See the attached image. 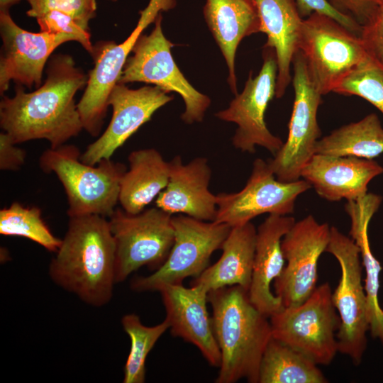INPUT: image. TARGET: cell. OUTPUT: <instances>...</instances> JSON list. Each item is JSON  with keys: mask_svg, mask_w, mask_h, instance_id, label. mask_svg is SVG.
I'll list each match as a JSON object with an SVG mask.
<instances>
[{"mask_svg": "<svg viewBox=\"0 0 383 383\" xmlns=\"http://www.w3.org/2000/svg\"><path fill=\"white\" fill-rule=\"evenodd\" d=\"M46 74L36 90L27 93L18 84L14 96L1 100L0 126L15 144L45 139L57 148L84 129L74 96L88 77L67 54L52 56Z\"/></svg>", "mask_w": 383, "mask_h": 383, "instance_id": "obj_1", "label": "cell"}, {"mask_svg": "<svg viewBox=\"0 0 383 383\" xmlns=\"http://www.w3.org/2000/svg\"><path fill=\"white\" fill-rule=\"evenodd\" d=\"M115 265L116 245L109 220L94 214L71 216L48 273L63 289L101 307L111 299Z\"/></svg>", "mask_w": 383, "mask_h": 383, "instance_id": "obj_2", "label": "cell"}, {"mask_svg": "<svg viewBox=\"0 0 383 383\" xmlns=\"http://www.w3.org/2000/svg\"><path fill=\"white\" fill-rule=\"evenodd\" d=\"M208 301L221 357L215 382L234 383L245 378L259 383L261 360L272 336L268 317L252 304L248 292L238 285L210 291Z\"/></svg>", "mask_w": 383, "mask_h": 383, "instance_id": "obj_3", "label": "cell"}, {"mask_svg": "<svg viewBox=\"0 0 383 383\" xmlns=\"http://www.w3.org/2000/svg\"><path fill=\"white\" fill-rule=\"evenodd\" d=\"M77 147L63 145L44 151L40 166L46 173H55L67 197L69 217L99 215L109 218L119 201L124 164L104 159L95 165L83 162Z\"/></svg>", "mask_w": 383, "mask_h": 383, "instance_id": "obj_4", "label": "cell"}, {"mask_svg": "<svg viewBox=\"0 0 383 383\" xmlns=\"http://www.w3.org/2000/svg\"><path fill=\"white\" fill-rule=\"evenodd\" d=\"M298 50L302 53L310 76L322 96L333 92L345 77L369 57L360 36L333 18L318 12L303 19Z\"/></svg>", "mask_w": 383, "mask_h": 383, "instance_id": "obj_5", "label": "cell"}, {"mask_svg": "<svg viewBox=\"0 0 383 383\" xmlns=\"http://www.w3.org/2000/svg\"><path fill=\"white\" fill-rule=\"evenodd\" d=\"M272 335L317 365H329L338 350L340 320L328 282L316 287L301 304L284 307L270 317Z\"/></svg>", "mask_w": 383, "mask_h": 383, "instance_id": "obj_6", "label": "cell"}, {"mask_svg": "<svg viewBox=\"0 0 383 383\" xmlns=\"http://www.w3.org/2000/svg\"><path fill=\"white\" fill-rule=\"evenodd\" d=\"M162 20L160 13L152 32L139 37L117 83L145 82L154 84L167 93L176 92L182 96L185 105L181 116L183 121L188 124L201 122L211 100L197 91L178 68L171 52L174 45L163 33Z\"/></svg>", "mask_w": 383, "mask_h": 383, "instance_id": "obj_7", "label": "cell"}, {"mask_svg": "<svg viewBox=\"0 0 383 383\" xmlns=\"http://www.w3.org/2000/svg\"><path fill=\"white\" fill-rule=\"evenodd\" d=\"M172 217L157 206L136 214L115 209L109 222L116 245V283L143 266L156 270L165 262L174 240Z\"/></svg>", "mask_w": 383, "mask_h": 383, "instance_id": "obj_8", "label": "cell"}, {"mask_svg": "<svg viewBox=\"0 0 383 383\" xmlns=\"http://www.w3.org/2000/svg\"><path fill=\"white\" fill-rule=\"evenodd\" d=\"M326 252L336 258L341 269L338 284L332 293V302L340 320L336 333L338 350L357 365L366 350V334L370 330L367 299L362 284L360 250L350 237L331 226Z\"/></svg>", "mask_w": 383, "mask_h": 383, "instance_id": "obj_9", "label": "cell"}, {"mask_svg": "<svg viewBox=\"0 0 383 383\" xmlns=\"http://www.w3.org/2000/svg\"><path fill=\"white\" fill-rule=\"evenodd\" d=\"M172 222L174 240L167 260L150 275L133 279V290L159 292L164 286L182 284L189 277H198L209 267L213 252L221 248L231 229L225 223L183 214L172 216Z\"/></svg>", "mask_w": 383, "mask_h": 383, "instance_id": "obj_10", "label": "cell"}, {"mask_svg": "<svg viewBox=\"0 0 383 383\" xmlns=\"http://www.w3.org/2000/svg\"><path fill=\"white\" fill-rule=\"evenodd\" d=\"M292 67L294 98L287 138L267 161L277 179L286 182L301 178L302 169L316 154V145L321 135L317 116L322 95L299 50L293 57Z\"/></svg>", "mask_w": 383, "mask_h": 383, "instance_id": "obj_11", "label": "cell"}, {"mask_svg": "<svg viewBox=\"0 0 383 383\" xmlns=\"http://www.w3.org/2000/svg\"><path fill=\"white\" fill-rule=\"evenodd\" d=\"M176 0H150L140 11L138 24L121 43L98 42L94 45V68L89 71L85 91L77 104L83 128L91 135H99L109 106V94L118 82L128 55L143 31L162 11L173 9Z\"/></svg>", "mask_w": 383, "mask_h": 383, "instance_id": "obj_12", "label": "cell"}, {"mask_svg": "<svg viewBox=\"0 0 383 383\" xmlns=\"http://www.w3.org/2000/svg\"><path fill=\"white\" fill-rule=\"evenodd\" d=\"M263 64L259 74L250 72L244 89L231 101L229 106L215 116L238 126L232 138L233 146L243 152L254 153L260 146L273 156L284 142L268 129L265 120L270 101L275 96L277 65L274 49L263 48Z\"/></svg>", "mask_w": 383, "mask_h": 383, "instance_id": "obj_13", "label": "cell"}, {"mask_svg": "<svg viewBox=\"0 0 383 383\" xmlns=\"http://www.w3.org/2000/svg\"><path fill=\"white\" fill-rule=\"evenodd\" d=\"M311 188L303 179L282 182L277 179L268 162L257 158L245 187L237 192L217 196L215 222L237 227L264 213L289 215L294 212L299 195Z\"/></svg>", "mask_w": 383, "mask_h": 383, "instance_id": "obj_14", "label": "cell"}, {"mask_svg": "<svg viewBox=\"0 0 383 383\" xmlns=\"http://www.w3.org/2000/svg\"><path fill=\"white\" fill-rule=\"evenodd\" d=\"M331 227L311 214L296 221L284 235L281 245L287 265L274 284V294L284 307L304 302L316 288L318 262L329 243Z\"/></svg>", "mask_w": 383, "mask_h": 383, "instance_id": "obj_15", "label": "cell"}, {"mask_svg": "<svg viewBox=\"0 0 383 383\" xmlns=\"http://www.w3.org/2000/svg\"><path fill=\"white\" fill-rule=\"evenodd\" d=\"M2 49L0 57V93L8 89L11 81L28 88L41 86L43 72L50 55L60 45L77 41L69 33H32L19 27L9 11H0Z\"/></svg>", "mask_w": 383, "mask_h": 383, "instance_id": "obj_16", "label": "cell"}, {"mask_svg": "<svg viewBox=\"0 0 383 383\" xmlns=\"http://www.w3.org/2000/svg\"><path fill=\"white\" fill-rule=\"evenodd\" d=\"M172 99V96L157 86L131 89L125 84L116 83L108 100L113 109L111 121L99 138L87 146L81 160L95 165L104 159H111L157 110Z\"/></svg>", "mask_w": 383, "mask_h": 383, "instance_id": "obj_17", "label": "cell"}, {"mask_svg": "<svg viewBox=\"0 0 383 383\" xmlns=\"http://www.w3.org/2000/svg\"><path fill=\"white\" fill-rule=\"evenodd\" d=\"M172 335L196 347L211 366L219 367L221 352L207 311L209 292L199 285L162 287L160 291Z\"/></svg>", "mask_w": 383, "mask_h": 383, "instance_id": "obj_18", "label": "cell"}, {"mask_svg": "<svg viewBox=\"0 0 383 383\" xmlns=\"http://www.w3.org/2000/svg\"><path fill=\"white\" fill-rule=\"evenodd\" d=\"M170 166L169 182L156 198V206L172 216L214 221L217 196L209 190L211 170L208 160L198 157L184 165L177 155L170 161Z\"/></svg>", "mask_w": 383, "mask_h": 383, "instance_id": "obj_19", "label": "cell"}, {"mask_svg": "<svg viewBox=\"0 0 383 383\" xmlns=\"http://www.w3.org/2000/svg\"><path fill=\"white\" fill-rule=\"evenodd\" d=\"M382 173L383 166L373 160L315 154L302 169L301 178L321 198L338 201L365 195L371 180Z\"/></svg>", "mask_w": 383, "mask_h": 383, "instance_id": "obj_20", "label": "cell"}, {"mask_svg": "<svg viewBox=\"0 0 383 383\" xmlns=\"http://www.w3.org/2000/svg\"><path fill=\"white\" fill-rule=\"evenodd\" d=\"M296 222L288 215L269 214L257 229L255 251L248 296L252 304L267 317L284 307L272 292L271 284L285 266L282 240Z\"/></svg>", "mask_w": 383, "mask_h": 383, "instance_id": "obj_21", "label": "cell"}, {"mask_svg": "<svg viewBox=\"0 0 383 383\" xmlns=\"http://www.w3.org/2000/svg\"><path fill=\"white\" fill-rule=\"evenodd\" d=\"M255 10L260 30L266 34L265 48L274 49L277 65L275 96H284L292 82L291 67L298 50L303 18L296 0H247Z\"/></svg>", "mask_w": 383, "mask_h": 383, "instance_id": "obj_22", "label": "cell"}, {"mask_svg": "<svg viewBox=\"0 0 383 383\" xmlns=\"http://www.w3.org/2000/svg\"><path fill=\"white\" fill-rule=\"evenodd\" d=\"M206 24L218 44L228 68V82L236 95L235 58L240 41L259 33L257 14L247 0H206L203 9Z\"/></svg>", "mask_w": 383, "mask_h": 383, "instance_id": "obj_23", "label": "cell"}, {"mask_svg": "<svg viewBox=\"0 0 383 383\" xmlns=\"http://www.w3.org/2000/svg\"><path fill=\"white\" fill-rule=\"evenodd\" d=\"M257 230L249 222L231 228L221 246L218 260L209 266L192 285H199L208 292L238 285L248 292L252 279Z\"/></svg>", "mask_w": 383, "mask_h": 383, "instance_id": "obj_24", "label": "cell"}, {"mask_svg": "<svg viewBox=\"0 0 383 383\" xmlns=\"http://www.w3.org/2000/svg\"><path fill=\"white\" fill-rule=\"evenodd\" d=\"M129 169L120 184L119 202L128 213L145 210L166 187L170 178V162L154 148L132 151L128 157Z\"/></svg>", "mask_w": 383, "mask_h": 383, "instance_id": "obj_25", "label": "cell"}, {"mask_svg": "<svg viewBox=\"0 0 383 383\" xmlns=\"http://www.w3.org/2000/svg\"><path fill=\"white\" fill-rule=\"evenodd\" d=\"M316 154L372 160L383 153V127L376 113L333 130L320 138Z\"/></svg>", "mask_w": 383, "mask_h": 383, "instance_id": "obj_26", "label": "cell"}, {"mask_svg": "<svg viewBox=\"0 0 383 383\" xmlns=\"http://www.w3.org/2000/svg\"><path fill=\"white\" fill-rule=\"evenodd\" d=\"M326 382L317 364L272 336L261 360L259 383Z\"/></svg>", "mask_w": 383, "mask_h": 383, "instance_id": "obj_27", "label": "cell"}, {"mask_svg": "<svg viewBox=\"0 0 383 383\" xmlns=\"http://www.w3.org/2000/svg\"><path fill=\"white\" fill-rule=\"evenodd\" d=\"M121 324L131 339V349L124 366L123 382L143 383L145 380L147 356L170 325L165 319L156 326H146L135 313L123 316Z\"/></svg>", "mask_w": 383, "mask_h": 383, "instance_id": "obj_28", "label": "cell"}, {"mask_svg": "<svg viewBox=\"0 0 383 383\" xmlns=\"http://www.w3.org/2000/svg\"><path fill=\"white\" fill-rule=\"evenodd\" d=\"M0 233L28 238L55 252L62 242L44 222L38 207H26L18 202H13L9 207L1 209Z\"/></svg>", "mask_w": 383, "mask_h": 383, "instance_id": "obj_29", "label": "cell"}, {"mask_svg": "<svg viewBox=\"0 0 383 383\" xmlns=\"http://www.w3.org/2000/svg\"><path fill=\"white\" fill-rule=\"evenodd\" d=\"M333 92L361 97L383 114V67L369 57L345 77Z\"/></svg>", "mask_w": 383, "mask_h": 383, "instance_id": "obj_30", "label": "cell"}, {"mask_svg": "<svg viewBox=\"0 0 383 383\" xmlns=\"http://www.w3.org/2000/svg\"><path fill=\"white\" fill-rule=\"evenodd\" d=\"M27 15L38 18L50 12L66 15L89 30V23L96 16V0H26ZM116 1V0H111Z\"/></svg>", "mask_w": 383, "mask_h": 383, "instance_id": "obj_31", "label": "cell"}, {"mask_svg": "<svg viewBox=\"0 0 383 383\" xmlns=\"http://www.w3.org/2000/svg\"><path fill=\"white\" fill-rule=\"evenodd\" d=\"M360 38L367 55L383 67V4H379L370 20L362 26Z\"/></svg>", "mask_w": 383, "mask_h": 383, "instance_id": "obj_32", "label": "cell"}, {"mask_svg": "<svg viewBox=\"0 0 383 383\" xmlns=\"http://www.w3.org/2000/svg\"><path fill=\"white\" fill-rule=\"evenodd\" d=\"M301 16L305 18L313 12L326 14L350 31L360 36L362 26L353 18L345 16L332 8L325 0H296Z\"/></svg>", "mask_w": 383, "mask_h": 383, "instance_id": "obj_33", "label": "cell"}, {"mask_svg": "<svg viewBox=\"0 0 383 383\" xmlns=\"http://www.w3.org/2000/svg\"><path fill=\"white\" fill-rule=\"evenodd\" d=\"M338 12L350 17L362 26L372 17L379 4L377 0H325Z\"/></svg>", "mask_w": 383, "mask_h": 383, "instance_id": "obj_34", "label": "cell"}, {"mask_svg": "<svg viewBox=\"0 0 383 383\" xmlns=\"http://www.w3.org/2000/svg\"><path fill=\"white\" fill-rule=\"evenodd\" d=\"M6 133H0V169L15 171L25 163L26 152L16 146Z\"/></svg>", "mask_w": 383, "mask_h": 383, "instance_id": "obj_35", "label": "cell"}, {"mask_svg": "<svg viewBox=\"0 0 383 383\" xmlns=\"http://www.w3.org/2000/svg\"><path fill=\"white\" fill-rule=\"evenodd\" d=\"M21 0H0V11H9V9Z\"/></svg>", "mask_w": 383, "mask_h": 383, "instance_id": "obj_36", "label": "cell"}, {"mask_svg": "<svg viewBox=\"0 0 383 383\" xmlns=\"http://www.w3.org/2000/svg\"><path fill=\"white\" fill-rule=\"evenodd\" d=\"M377 1L378 2V4H383V0H377Z\"/></svg>", "mask_w": 383, "mask_h": 383, "instance_id": "obj_37", "label": "cell"}]
</instances>
